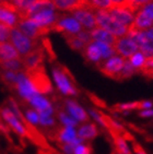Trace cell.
<instances>
[{"instance_id":"cell-27","label":"cell","mask_w":153,"mask_h":154,"mask_svg":"<svg viewBox=\"0 0 153 154\" xmlns=\"http://www.w3.org/2000/svg\"><path fill=\"white\" fill-rule=\"evenodd\" d=\"M136 72H137V69L133 68V65L129 62V60H125L124 67L120 70V72L118 73L116 80L123 81V80H126V79H129L130 77H133Z\"/></svg>"},{"instance_id":"cell-6","label":"cell","mask_w":153,"mask_h":154,"mask_svg":"<svg viewBox=\"0 0 153 154\" xmlns=\"http://www.w3.org/2000/svg\"><path fill=\"white\" fill-rule=\"evenodd\" d=\"M46 53H45L44 48L42 45H39L35 49H33L31 53H29L25 56L21 57V61L23 65V71H30V70H34L43 66Z\"/></svg>"},{"instance_id":"cell-37","label":"cell","mask_w":153,"mask_h":154,"mask_svg":"<svg viewBox=\"0 0 153 154\" xmlns=\"http://www.w3.org/2000/svg\"><path fill=\"white\" fill-rule=\"evenodd\" d=\"M93 149L90 144H84V142L81 144H78L74 148L73 154H92Z\"/></svg>"},{"instance_id":"cell-1","label":"cell","mask_w":153,"mask_h":154,"mask_svg":"<svg viewBox=\"0 0 153 154\" xmlns=\"http://www.w3.org/2000/svg\"><path fill=\"white\" fill-rule=\"evenodd\" d=\"M53 78L57 85V89L64 95L68 96H74L78 95V89H76L74 80L70 72L62 66H55L53 67Z\"/></svg>"},{"instance_id":"cell-42","label":"cell","mask_w":153,"mask_h":154,"mask_svg":"<svg viewBox=\"0 0 153 154\" xmlns=\"http://www.w3.org/2000/svg\"><path fill=\"white\" fill-rule=\"evenodd\" d=\"M140 117H151L153 116V109H147V110H142L139 113Z\"/></svg>"},{"instance_id":"cell-7","label":"cell","mask_w":153,"mask_h":154,"mask_svg":"<svg viewBox=\"0 0 153 154\" xmlns=\"http://www.w3.org/2000/svg\"><path fill=\"white\" fill-rule=\"evenodd\" d=\"M52 31L57 33H61V34H72V35H76V33L82 31V26L72 17L62 14L61 18L59 19L56 22V24L52 27Z\"/></svg>"},{"instance_id":"cell-39","label":"cell","mask_w":153,"mask_h":154,"mask_svg":"<svg viewBox=\"0 0 153 154\" xmlns=\"http://www.w3.org/2000/svg\"><path fill=\"white\" fill-rule=\"evenodd\" d=\"M153 106L152 102H147V101H142V102H138V109H151Z\"/></svg>"},{"instance_id":"cell-33","label":"cell","mask_w":153,"mask_h":154,"mask_svg":"<svg viewBox=\"0 0 153 154\" xmlns=\"http://www.w3.org/2000/svg\"><path fill=\"white\" fill-rule=\"evenodd\" d=\"M38 125L44 128H54L56 126V119L49 115H38Z\"/></svg>"},{"instance_id":"cell-5","label":"cell","mask_w":153,"mask_h":154,"mask_svg":"<svg viewBox=\"0 0 153 154\" xmlns=\"http://www.w3.org/2000/svg\"><path fill=\"white\" fill-rule=\"evenodd\" d=\"M15 29H18L20 32L23 33L24 35H27V37H30L31 39H34V41H37L39 37L52 32L50 29L39 26L37 23H35L34 21L30 20V19H23V20L19 19L18 23L15 25Z\"/></svg>"},{"instance_id":"cell-28","label":"cell","mask_w":153,"mask_h":154,"mask_svg":"<svg viewBox=\"0 0 153 154\" xmlns=\"http://www.w3.org/2000/svg\"><path fill=\"white\" fill-rule=\"evenodd\" d=\"M23 114V119H24V124H29L31 126H37L38 125V119H39V116H38L37 112L34 110L33 108H27V109L24 110Z\"/></svg>"},{"instance_id":"cell-43","label":"cell","mask_w":153,"mask_h":154,"mask_svg":"<svg viewBox=\"0 0 153 154\" xmlns=\"http://www.w3.org/2000/svg\"><path fill=\"white\" fill-rule=\"evenodd\" d=\"M112 154H121V153H118V152L117 151H114V152H113V153Z\"/></svg>"},{"instance_id":"cell-23","label":"cell","mask_w":153,"mask_h":154,"mask_svg":"<svg viewBox=\"0 0 153 154\" xmlns=\"http://www.w3.org/2000/svg\"><path fill=\"white\" fill-rule=\"evenodd\" d=\"M82 53L84 58L88 61L94 62L96 65H100L101 62H102V56H101V53L98 51L97 46L94 44V42H92V43L86 45Z\"/></svg>"},{"instance_id":"cell-29","label":"cell","mask_w":153,"mask_h":154,"mask_svg":"<svg viewBox=\"0 0 153 154\" xmlns=\"http://www.w3.org/2000/svg\"><path fill=\"white\" fill-rule=\"evenodd\" d=\"M36 1H37V0H12V3H13V6L17 8L19 17H20V15H22L24 12L29 9L30 7L33 6Z\"/></svg>"},{"instance_id":"cell-41","label":"cell","mask_w":153,"mask_h":154,"mask_svg":"<svg viewBox=\"0 0 153 154\" xmlns=\"http://www.w3.org/2000/svg\"><path fill=\"white\" fill-rule=\"evenodd\" d=\"M133 151H135L136 154H147V152L144 151V149L142 148L140 144H138V143L133 142Z\"/></svg>"},{"instance_id":"cell-11","label":"cell","mask_w":153,"mask_h":154,"mask_svg":"<svg viewBox=\"0 0 153 154\" xmlns=\"http://www.w3.org/2000/svg\"><path fill=\"white\" fill-rule=\"evenodd\" d=\"M114 49L116 51V54L120 55L124 59H126V58L129 59L133 55H135L136 53L139 51V48L135 44V42L133 39H130L126 35L117 38V41H116V43L114 45Z\"/></svg>"},{"instance_id":"cell-4","label":"cell","mask_w":153,"mask_h":154,"mask_svg":"<svg viewBox=\"0 0 153 154\" xmlns=\"http://www.w3.org/2000/svg\"><path fill=\"white\" fill-rule=\"evenodd\" d=\"M27 78L30 79L31 83L33 84L34 89L38 94H47L53 91V85L50 82L49 78L45 72L44 66H41L34 70H30V71H24Z\"/></svg>"},{"instance_id":"cell-38","label":"cell","mask_w":153,"mask_h":154,"mask_svg":"<svg viewBox=\"0 0 153 154\" xmlns=\"http://www.w3.org/2000/svg\"><path fill=\"white\" fill-rule=\"evenodd\" d=\"M150 0H133V13L141 10Z\"/></svg>"},{"instance_id":"cell-40","label":"cell","mask_w":153,"mask_h":154,"mask_svg":"<svg viewBox=\"0 0 153 154\" xmlns=\"http://www.w3.org/2000/svg\"><path fill=\"white\" fill-rule=\"evenodd\" d=\"M142 9L147 12V13H149L151 18L153 19V0H150V1H149V2H148L147 5L142 8Z\"/></svg>"},{"instance_id":"cell-22","label":"cell","mask_w":153,"mask_h":154,"mask_svg":"<svg viewBox=\"0 0 153 154\" xmlns=\"http://www.w3.org/2000/svg\"><path fill=\"white\" fill-rule=\"evenodd\" d=\"M20 55L11 45V43H9V42L0 43V62L20 59Z\"/></svg>"},{"instance_id":"cell-12","label":"cell","mask_w":153,"mask_h":154,"mask_svg":"<svg viewBox=\"0 0 153 154\" xmlns=\"http://www.w3.org/2000/svg\"><path fill=\"white\" fill-rule=\"evenodd\" d=\"M55 8L62 11H76L79 9L96 10L90 0H50Z\"/></svg>"},{"instance_id":"cell-10","label":"cell","mask_w":153,"mask_h":154,"mask_svg":"<svg viewBox=\"0 0 153 154\" xmlns=\"http://www.w3.org/2000/svg\"><path fill=\"white\" fill-rule=\"evenodd\" d=\"M1 116H2L3 120L8 124V126H9L13 131H15L19 136H21V137L30 136V132H29V130H27L25 124L12 113L9 107H3L2 109H1Z\"/></svg>"},{"instance_id":"cell-36","label":"cell","mask_w":153,"mask_h":154,"mask_svg":"<svg viewBox=\"0 0 153 154\" xmlns=\"http://www.w3.org/2000/svg\"><path fill=\"white\" fill-rule=\"evenodd\" d=\"M11 30H12V27L8 26L7 24L2 23V22H0V43L9 42Z\"/></svg>"},{"instance_id":"cell-24","label":"cell","mask_w":153,"mask_h":154,"mask_svg":"<svg viewBox=\"0 0 153 154\" xmlns=\"http://www.w3.org/2000/svg\"><path fill=\"white\" fill-rule=\"evenodd\" d=\"M0 68L2 69L3 71H12V72H21L23 71V65L20 59H14V60H8V61H2L0 62Z\"/></svg>"},{"instance_id":"cell-32","label":"cell","mask_w":153,"mask_h":154,"mask_svg":"<svg viewBox=\"0 0 153 154\" xmlns=\"http://www.w3.org/2000/svg\"><path fill=\"white\" fill-rule=\"evenodd\" d=\"M139 71L141 72L144 77L149 78V79H153V57L145 59L144 65L142 66V68Z\"/></svg>"},{"instance_id":"cell-25","label":"cell","mask_w":153,"mask_h":154,"mask_svg":"<svg viewBox=\"0 0 153 154\" xmlns=\"http://www.w3.org/2000/svg\"><path fill=\"white\" fill-rule=\"evenodd\" d=\"M57 117H58V120L60 122V124L62 125V127L76 128V126H78V124H79V122H76V120H74V119L64 109H60L57 112Z\"/></svg>"},{"instance_id":"cell-17","label":"cell","mask_w":153,"mask_h":154,"mask_svg":"<svg viewBox=\"0 0 153 154\" xmlns=\"http://www.w3.org/2000/svg\"><path fill=\"white\" fill-rule=\"evenodd\" d=\"M107 13H108L116 22H118V23L121 24V25H125V26L131 25L133 20H135V15H133V12H130L125 9L112 8L109 11H107Z\"/></svg>"},{"instance_id":"cell-34","label":"cell","mask_w":153,"mask_h":154,"mask_svg":"<svg viewBox=\"0 0 153 154\" xmlns=\"http://www.w3.org/2000/svg\"><path fill=\"white\" fill-rule=\"evenodd\" d=\"M113 8H119L133 12V0H111Z\"/></svg>"},{"instance_id":"cell-35","label":"cell","mask_w":153,"mask_h":154,"mask_svg":"<svg viewBox=\"0 0 153 154\" xmlns=\"http://www.w3.org/2000/svg\"><path fill=\"white\" fill-rule=\"evenodd\" d=\"M92 6L96 10H104V11H109L112 9V2L111 0H90Z\"/></svg>"},{"instance_id":"cell-30","label":"cell","mask_w":153,"mask_h":154,"mask_svg":"<svg viewBox=\"0 0 153 154\" xmlns=\"http://www.w3.org/2000/svg\"><path fill=\"white\" fill-rule=\"evenodd\" d=\"M17 78H18V72H12V71H3L1 74V79L8 86L14 89L15 83H17Z\"/></svg>"},{"instance_id":"cell-13","label":"cell","mask_w":153,"mask_h":154,"mask_svg":"<svg viewBox=\"0 0 153 154\" xmlns=\"http://www.w3.org/2000/svg\"><path fill=\"white\" fill-rule=\"evenodd\" d=\"M27 103L31 105L33 109L37 112L38 115H49L54 116L55 114V109L52 102L48 100L47 97H45L44 95L42 94H36L33 97L30 98V101Z\"/></svg>"},{"instance_id":"cell-16","label":"cell","mask_w":153,"mask_h":154,"mask_svg":"<svg viewBox=\"0 0 153 154\" xmlns=\"http://www.w3.org/2000/svg\"><path fill=\"white\" fill-rule=\"evenodd\" d=\"M65 108L66 112L78 122H89V120H90L89 114L83 109V107L81 105H79L73 100H66Z\"/></svg>"},{"instance_id":"cell-26","label":"cell","mask_w":153,"mask_h":154,"mask_svg":"<svg viewBox=\"0 0 153 154\" xmlns=\"http://www.w3.org/2000/svg\"><path fill=\"white\" fill-rule=\"evenodd\" d=\"M62 36L65 37L68 45H69L73 51H83V49L86 48V43H83L82 41H80L76 35H72V34H62Z\"/></svg>"},{"instance_id":"cell-19","label":"cell","mask_w":153,"mask_h":154,"mask_svg":"<svg viewBox=\"0 0 153 154\" xmlns=\"http://www.w3.org/2000/svg\"><path fill=\"white\" fill-rule=\"evenodd\" d=\"M91 34V38L92 41L94 42H100V43H103V44L108 45V46H112L114 47L115 43L117 41L118 37H116L115 35L111 34V33L106 32L103 29H100V27H95L90 32Z\"/></svg>"},{"instance_id":"cell-9","label":"cell","mask_w":153,"mask_h":154,"mask_svg":"<svg viewBox=\"0 0 153 154\" xmlns=\"http://www.w3.org/2000/svg\"><path fill=\"white\" fill-rule=\"evenodd\" d=\"M124 63L125 59L123 57L114 56L108 58L107 60L102 61L100 65H97V67L102 71V73L105 74L106 77H109L116 80L118 73L120 72V70L124 67Z\"/></svg>"},{"instance_id":"cell-21","label":"cell","mask_w":153,"mask_h":154,"mask_svg":"<svg viewBox=\"0 0 153 154\" xmlns=\"http://www.w3.org/2000/svg\"><path fill=\"white\" fill-rule=\"evenodd\" d=\"M76 134L83 141H86V140L89 141V140H93L98 136V129L96 125L93 122H86L78 129Z\"/></svg>"},{"instance_id":"cell-3","label":"cell","mask_w":153,"mask_h":154,"mask_svg":"<svg viewBox=\"0 0 153 154\" xmlns=\"http://www.w3.org/2000/svg\"><path fill=\"white\" fill-rule=\"evenodd\" d=\"M9 41L12 46L15 48V51L19 53L20 57L27 55L33 49H35L36 47L41 45V43H38L37 41H34V39H31L15 27H13L10 32Z\"/></svg>"},{"instance_id":"cell-2","label":"cell","mask_w":153,"mask_h":154,"mask_svg":"<svg viewBox=\"0 0 153 154\" xmlns=\"http://www.w3.org/2000/svg\"><path fill=\"white\" fill-rule=\"evenodd\" d=\"M94 17L96 20V26L100 29H103L106 32L111 33L116 37H123L127 34L128 26L121 25L118 22L114 20L111 15L107 13V11L104 10H95Z\"/></svg>"},{"instance_id":"cell-31","label":"cell","mask_w":153,"mask_h":154,"mask_svg":"<svg viewBox=\"0 0 153 154\" xmlns=\"http://www.w3.org/2000/svg\"><path fill=\"white\" fill-rule=\"evenodd\" d=\"M145 59H147V58H145L140 51H138V53H136L135 55H133V56L130 57L129 62L133 65V68L137 69V71H139V70L142 68V66L144 65Z\"/></svg>"},{"instance_id":"cell-20","label":"cell","mask_w":153,"mask_h":154,"mask_svg":"<svg viewBox=\"0 0 153 154\" xmlns=\"http://www.w3.org/2000/svg\"><path fill=\"white\" fill-rule=\"evenodd\" d=\"M78 139L76 128L71 127H61L56 132V140L61 144L72 143Z\"/></svg>"},{"instance_id":"cell-15","label":"cell","mask_w":153,"mask_h":154,"mask_svg":"<svg viewBox=\"0 0 153 154\" xmlns=\"http://www.w3.org/2000/svg\"><path fill=\"white\" fill-rule=\"evenodd\" d=\"M94 11L92 9H79L72 11V18L79 22L82 27L86 31L93 30L96 27V20L94 17Z\"/></svg>"},{"instance_id":"cell-8","label":"cell","mask_w":153,"mask_h":154,"mask_svg":"<svg viewBox=\"0 0 153 154\" xmlns=\"http://www.w3.org/2000/svg\"><path fill=\"white\" fill-rule=\"evenodd\" d=\"M14 89L17 90L20 97L27 102H29L30 98L33 97L34 95L38 94L24 71L18 72V78H17Z\"/></svg>"},{"instance_id":"cell-14","label":"cell","mask_w":153,"mask_h":154,"mask_svg":"<svg viewBox=\"0 0 153 154\" xmlns=\"http://www.w3.org/2000/svg\"><path fill=\"white\" fill-rule=\"evenodd\" d=\"M19 21L18 10L12 2H0V22L10 27H15Z\"/></svg>"},{"instance_id":"cell-18","label":"cell","mask_w":153,"mask_h":154,"mask_svg":"<svg viewBox=\"0 0 153 154\" xmlns=\"http://www.w3.org/2000/svg\"><path fill=\"white\" fill-rule=\"evenodd\" d=\"M129 26H131L133 29L138 31L149 30V29H152L153 27V19L151 18L149 13H147L143 9H141L138 11L137 15L135 17L133 24L129 25Z\"/></svg>"}]
</instances>
